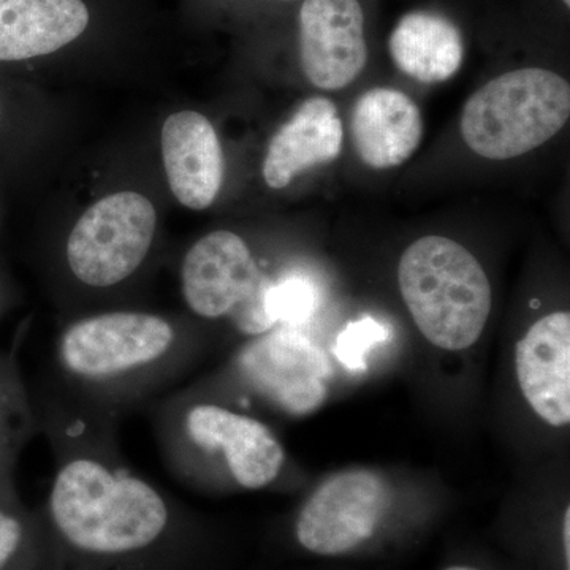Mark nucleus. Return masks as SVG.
I'll return each instance as SVG.
<instances>
[{"mask_svg": "<svg viewBox=\"0 0 570 570\" xmlns=\"http://www.w3.org/2000/svg\"><path fill=\"white\" fill-rule=\"evenodd\" d=\"M39 527L43 570H195L183 513L145 480L96 459L59 469Z\"/></svg>", "mask_w": 570, "mask_h": 570, "instance_id": "nucleus-1", "label": "nucleus"}, {"mask_svg": "<svg viewBox=\"0 0 570 570\" xmlns=\"http://www.w3.org/2000/svg\"><path fill=\"white\" fill-rule=\"evenodd\" d=\"M397 284L422 335L445 351L478 343L491 311V287L466 247L444 236H425L407 247Z\"/></svg>", "mask_w": 570, "mask_h": 570, "instance_id": "nucleus-2", "label": "nucleus"}, {"mask_svg": "<svg viewBox=\"0 0 570 570\" xmlns=\"http://www.w3.org/2000/svg\"><path fill=\"white\" fill-rule=\"evenodd\" d=\"M570 116V86L554 71L521 69L499 75L469 97L461 137L490 160H509L560 134Z\"/></svg>", "mask_w": 570, "mask_h": 570, "instance_id": "nucleus-3", "label": "nucleus"}, {"mask_svg": "<svg viewBox=\"0 0 570 570\" xmlns=\"http://www.w3.org/2000/svg\"><path fill=\"white\" fill-rule=\"evenodd\" d=\"M181 277L184 298L197 316H228L250 336L275 326L268 311L273 281L238 235L217 230L198 239L184 257Z\"/></svg>", "mask_w": 570, "mask_h": 570, "instance_id": "nucleus-4", "label": "nucleus"}, {"mask_svg": "<svg viewBox=\"0 0 570 570\" xmlns=\"http://www.w3.org/2000/svg\"><path fill=\"white\" fill-rule=\"evenodd\" d=\"M156 209L137 193L108 195L75 225L67 242L71 273L91 287L122 283L142 264L156 234Z\"/></svg>", "mask_w": 570, "mask_h": 570, "instance_id": "nucleus-5", "label": "nucleus"}, {"mask_svg": "<svg viewBox=\"0 0 570 570\" xmlns=\"http://www.w3.org/2000/svg\"><path fill=\"white\" fill-rule=\"evenodd\" d=\"M389 505V485L376 472H340L307 498L296 519V540L322 557L348 553L376 534Z\"/></svg>", "mask_w": 570, "mask_h": 570, "instance_id": "nucleus-6", "label": "nucleus"}, {"mask_svg": "<svg viewBox=\"0 0 570 570\" xmlns=\"http://www.w3.org/2000/svg\"><path fill=\"white\" fill-rule=\"evenodd\" d=\"M174 341V328L163 317L108 313L71 325L59 352L75 376L104 381L159 362Z\"/></svg>", "mask_w": 570, "mask_h": 570, "instance_id": "nucleus-7", "label": "nucleus"}, {"mask_svg": "<svg viewBox=\"0 0 570 570\" xmlns=\"http://www.w3.org/2000/svg\"><path fill=\"white\" fill-rule=\"evenodd\" d=\"M238 367L249 387L295 417L324 404L332 374L325 352L292 326L258 335L243 348Z\"/></svg>", "mask_w": 570, "mask_h": 570, "instance_id": "nucleus-8", "label": "nucleus"}, {"mask_svg": "<svg viewBox=\"0 0 570 570\" xmlns=\"http://www.w3.org/2000/svg\"><path fill=\"white\" fill-rule=\"evenodd\" d=\"M299 58L316 88L337 91L351 85L367 59L358 0H305L299 10Z\"/></svg>", "mask_w": 570, "mask_h": 570, "instance_id": "nucleus-9", "label": "nucleus"}, {"mask_svg": "<svg viewBox=\"0 0 570 570\" xmlns=\"http://www.w3.org/2000/svg\"><path fill=\"white\" fill-rule=\"evenodd\" d=\"M184 426L197 448L223 453L232 478L243 489H265L283 469L284 450L258 420L214 404H198L187 412Z\"/></svg>", "mask_w": 570, "mask_h": 570, "instance_id": "nucleus-10", "label": "nucleus"}, {"mask_svg": "<svg viewBox=\"0 0 570 570\" xmlns=\"http://www.w3.org/2000/svg\"><path fill=\"white\" fill-rule=\"evenodd\" d=\"M517 377L523 396L543 422H570V316L540 318L517 344Z\"/></svg>", "mask_w": 570, "mask_h": 570, "instance_id": "nucleus-11", "label": "nucleus"}, {"mask_svg": "<svg viewBox=\"0 0 570 570\" xmlns=\"http://www.w3.org/2000/svg\"><path fill=\"white\" fill-rule=\"evenodd\" d=\"M163 154L171 193L202 212L216 200L224 179V154L212 122L197 111H179L164 124Z\"/></svg>", "mask_w": 570, "mask_h": 570, "instance_id": "nucleus-12", "label": "nucleus"}, {"mask_svg": "<svg viewBox=\"0 0 570 570\" xmlns=\"http://www.w3.org/2000/svg\"><path fill=\"white\" fill-rule=\"evenodd\" d=\"M351 134L355 151L367 167H400L422 142V111L404 92L374 88L356 100Z\"/></svg>", "mask_w": 570, "mask_h": 570, "instance_id": "nucleus-13", "label": "nucleus"}, {"mask_svg": "<svg viewBox=\"0 0 570 570\" xmlns=\"http://www.w3.org/2000/svg\"><path fill=\"white\" fill-rule=\"evenodd\" d=\"M344 129L337 108L324 97L307 99L268 146L264 178L272 189H284L296 175L335 160L343 148Z\"/></svg>", "mask_w": 570, "mask_h": 570, "instance_id": "nucleus-14", "label": "nucleus"}, {"mask_svg": "<svg viewBox=\"0 0 570 570\" xmlns=\"http://www.w3.org/2000/svg\"><path fill=\"white\" fill-rule=\"evenodd\" d=\"M89 24L82 0H0V61H24L61 50Z\"/></svg>", "mask_w": 570, "mask_h": 570, "instance_id": "nucleus-15", "label": "nucleus"}, {"mask_svg": "<svg viewBox=\"0 0 570 570\" xmlns=\"http://www.w3.org/2000/svg\"><path fill=\"white\" fill-rule=\"evenodd\" d=\"M389 51L407 77L420 82L448 81L463 63V36L444 14L411 11L393 29Z\"/></svg>", "mask_w": 570, "mask_h": 570, "instance_id": "nucleus-16", "label": "nucleus"}, {"mask_svg": "<svg viewBox=\"0 0 570 570\" xmlns=\"http://www.w3.org/2000/svg\"><path fill=\"white\" fill-rule=\"evenodd\" d=\"M0 570H43L39 520L22 508L11 487L0 491Z\"/></svg>", "mask_w": 570, "mask_h": 570, "instance_id": "nucleus-17", "label": "nucleus"}, {"mask_svg": "<svg viewBox=\"0 0 570 570\" xmlns=\"http://www.w3.org/2000/svg\"><path fill=\"white\" fill-rule=\"evenodd\" d=\"M24 396L17 371L0 355V491L10 487V469L24 434Z\"/></svg>", "mask_w": 570, "mask_h": 570, "instance_id": "nucleus-18", "label": "nucleus"}, {"mask_svg": "<svg viewBox=\"0 0 570 570\" xmlns=\"http://www.w3.org/2000/svg\"><path fill=\"white\" fill-rule=\"evenodd\" d=\"M316 307L317 292L306 277H287L269 288L268 311L275 325H303L314 316Z\"/></svg>", "mask_w": 570, "mask_h": 570, "instance_id": "nucleus-19", "label": "nucleus"}, {"mask_svg": "<svg viewBox=\"0 0 570 570\" xmlns=\"http://www.w3.org/2000/svg\"><path fill=\"white\" fill-rule=\"evenodd\" d=\"M389 337V328L374 317H362L351 322L336 337L335 355L347 370L360 371L366 367V356L376 344Z\"/></svg>", "mask_w": 570, "mask_h": 570, "instance_id": "nucleus-20", "label": "nucleus"}, {"mask_svg": "<svg viewBox=\"0 0 570 570\" xmlns=\"http://www.w3.org/2000/svg\"><path fill=\"white\" fill-rule=\"evenodd\" d=\"M562 547H564L566 566L570 569V509H566L562 521Z\"/></svg>", "mask_w": 570, "mask_h": 570, "instance_id": "nucleus-21", "label": "nucleus"}, {"mask_svg": "<svg viewBox=\"0 0 570 570\" xmlns=\"http://www.w3.org/2000/svg\"><path fill=\"white\" fill-rule=\"evenodd\" d=\"M445 570H480V569L469 568V566H453V568H449Z\"/></svg>", "mask_w": 570, "mask_h": 570, "instance_id": "nucleus-22", "label": "nucleus"}, {"mask_svg": "<svg viewBox=\"0 0 570 570\" xmlns=\"http://www.w3.org/2000/svg\"><path fill=\"white\" fill-rule=\"evenodd\" d=\"M566 3V7H570V0H562Z\"/></svg>", "mask_w": 570, "mask_h": 570, "instance_id": "nucleus-23", "label": "nucleus"}]
</instances>
